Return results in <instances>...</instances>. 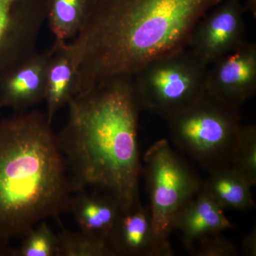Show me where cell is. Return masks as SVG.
I'll return each mask as SVG.
<instances>
[{"mask_svg": "<svg viewBox=\"0 0 256 256\" xmlns=\"http://www.w3.org/2000/svg\"><path fill=\"white\" fill-rule=\"evenodd\" d=\"M14 248L10 245V242L0 240V256H14Z\"/></svg>", "mask_w": 256, "mask_h": 256, "instance_id": "cell-22", "label": "cell"}, {"mask_svg": "<svg viewBox=\"0 0 256 256\" xmlns=\"http://www.w3.org/2000/svg\"><path fill=\"white\" fill-rule=\"evenodd\" d=\"M56 133L74 193L104 192L128 208L140 200L138 128L141 109L131 76L112 77L68 104Z\"/></svg>", "mask_w": 256, "mask_h": 256, "instance_id": "cell-2", "label": "cell"}, {"mask_svg": "<svg viewBox=\"0 0 256 256\" xmlns=\"http://www.w3.org/2000/svg\"><path fill=\"white\" fill-rule=\"evenodd\" d=\"M22 238L21 245L14 248V256H58L57 234L46 222H40Z\"/></svg>", "mask_w": 256, "mask_h": 256, "instance_id": "cell-18", "label": "cell"}, {"mask_svg": "<svg viewBox=\"0 0 256 256\" xmlns=\"http://www.w3.org/2000/svg\"><path fill=\"white\" fill-rule=\"evenodd\" d=\"M240 0H223L194 28L188 48L210 64L247 42Z\"/></svg>", "mask_w": 256, "mask_h": 256, "instance_id": "cell-8", "label": "cell"}, {"mask_svg": "<svg viewBox=\"0 0 256 256\" xmlns=\"http://www.w3.org/2000/svg\"><path fill=\"white\" fill-rule=\"evenodd\" d=\"M57 234L58 256H114L106 239L79 230L72 232L60 224Z\"/></svg>", "mask_w": 256, "mask_h": 256, "instance_id": "cell-17", "label": "cell"}, {"mask_svg": "<svg viewBox=\"0 0 256 256\" xmlns=\"http://www.w3.org/2000/svg\"><path fill=\"white\" fill-rule=\"evenodd\" d=\"M46 70V114L52 124L55 114L76 94L77 62L68 42H54Z\"/></svg>", "mask_w": 256, "mask_h": 256, "instance_id": "cell-13", "label": "cell"}, {"mask_svg": "<svg viewBox=\"0 0 256 256\" xmlns=\"http://www.w3.org/2000/svg\"><path fill=\"white\" fill-rule=\"evenodd\" d=\"M202 188L222 208L248 210L255 206L252 185L232 166L210 173Z\"/></svg>", "mask_w": 256, "mask_h": 256, "instance_id": "cell-15", "label": "cell"}, {"mask_svg": "<svg viewBox=\"0 0 256 256\" xmlns=\"http://www.w3.org/2000/svg\"><path fill=\"white\" fill-rule=\"evenodd\" d=\"M190 254L194 256H236L238 252L233 242L220 233L205 236L195 242Z\"/></svg>", "mask_w": 256, "mask_h": 256, "instance_id": "cell-20", "label": "cell"}, {"mask_svg": "<svg viewBox=\"0 0 256 256\" xmlns=\"http://www.w3.org/2000/svg\"><path fill=\"white\" fill-rule=\"evenodd\" d=\"M206 90L230 105L239 108L256 92V45L242 46L210 64Z\"/></svg>", "mask_w": 256, "mask_h": 256, "instance_id": "cell-9", "label": "cell"}, {"mask_svg": "<svg viewBox=\"0 0 256 256\" xmlns=\"http://www.w3.org/2000/svg\"><path fill=\"white\" fill-rule=\"evenodd\" d=\"M224 210L202 186L178 210L173 228L182 234L184 245L188 252L205 236L234 228Z\"/></svg>", "mask_w": 256, "mask_h": 256, "instance_id": "cell-12", "label": "cell"}, {"mask_svg": "<svg viewBox=\"0 0 256 256\" xmlns=\"http://www.w3.org/2000/svg\"><path fill=\"white\" fill-rule=\"evenodd\" d=\"M89 0H46V22L55 42L73 40L82 28Z\"/></svg>", "mask_w": 256, "mask_h": 256, "instance_id": "cell-16", "label": "cell"}, {"mask_svg": "<svg viewBox=\"0 0 256 256\" xmlns=\"http://www.w3.org/2000/svg\"><path fill=\"white\" fill-rule=\"evenodd\" d=\"M52 47L37 52L0 77V108L25 112L45 100L47 66Z\"/></svg>", "mask_w": 256, "mask_h": 256, "instance_id": "cell-11", "label": "cell"}, {"mask_svg": "<svg viewBox=\"0 0 256 256\" xmlns=\"http://www.w3.org/2000/svg\"><path fill=\"white\" fill-rule=\"evenodd\" d=\"M210 64L184 48L152 60L132 76L142 110L168 120L206 92Z\"/></svg>", "mask_w": 256, "mask_h": 256, "instance_id": "cell-5", "label": "cell"}, {"mask_svg": "<svg viewBox=\"0 0 256 256\" xmlns=\"http://www.w3.org/2000/svg\"><path fill=\"white\" fill-rule=\"evenodd\" d=\"M122 210L120 204L104 192L82 190L74 194L69 212L80 230L106 239Z\"/></svg>", "mask_w": 256, "mask_h": 256, "instance_id": "cell-14", "label": "cell"}, {"mask_svg": "<svg viewBox=\"0 0 256 256\" xmlns=\"http://www.w3.org/2000/svg\"><path fill=\"white\" fill-rule=\"evenodd\" d=\"M114 256H172L171 245L162 242L149 207L140 200L121 210L107 238Z\"/></svg>", "mask_w": 256, "mask_h": 256, "instance_id": "cell-10", "label": "cell"}, {"mask_svg": "<svg viewBox=\"0 0 256 256\" xmlns=\"http://www.w3.org/2000/svg\"><path fill=\"white\" fill-rule=\"evenodd\" d=\"M232 168L246 178L252 186L256 184V128L242 126L233 158Z\"/></svg>", "mask_w": 256, "mask_h": 256, "instance_id": "cell-19", "label": "cell"}, {"mask_svg": "<svg viewBox=\"0 0 256 256\" xmlns=\"http://www.w3.org/2000/svg\"><path fill=\"white\" fill-rule=\"evenodd\" d=\"M144 160L154 230L162 242L170 245L175 216L201 190L202 182L166 140L152 144Z\"/></svg>", "mask_w": 256, "mask_h": 256, "instance_id": "cell-6", "label": "cell"}, {"mask_svg": "<svg viewBox=\"0 0 256 256\" xmlns=\"http://www.w3.org/2000/svg\"><path fill=\"white\" fill-rule=\"evenodd\" d=\"M242 250L244 256H256V229H252L247 234L242 242Z\"/></svg>", "mask_w": 256, "mask_h": 256, "instance_id": "cell-21", "label": "cell"}, {"mask_svg": "<svg viewBox=\"0 0 256 256\" xmlns=\"http://www.w3.org/2000/svg\"><path fill=\"white\" fill-rule=\"evenodd\" d=\"M168 121L175 146L207 172L232 166L242 127L239 108L206 92Z\"/></svg>", "mask_w": 256, "mask_h": 256, "instance_id": "cell-4", "label": "cell"}, {"mask_svg": "<svg viewBox=\"0 0 256 256\" xmlns=\"http://www.w3.org/2000/svg\"><path fill=\"white\" fill-rule=\"evenodd\" d=\"M46 0H0V77L37 52Z\"/></svg>", "mask_w": 256, "mask_h": 256, "instance_id": "cell-7", "label": "cell"}, {"mask_svg": "<svg viewBox=\"0 0 256 256\" xmlns=\"http://www.w3.org/2000/svg\"><path fill=\"white\" fill-rule=\"evenodd\" d=\"M74 194L46 114L0 120V240L22 238L42 220L69 212Z\"/></svg>", "mask_w": 256, "mask_h": 256, "instance_id": "cell-3", "label": "cell"}, {"mask_svg": "<svg viewBox=\"0 0 256 256\" xmlns=\"http://www.w3.org/2000/svg\"><path fill=\"white\" fill-rule=\"evenodd\" d=\"M223 0H89L78 34L76 94L188 47L192 31Z\"/></svg>", "mask_w": 256, "mask_h": 256, "instance_id": "cell-1", "label": "cell"}]
</instances>
